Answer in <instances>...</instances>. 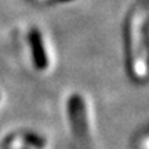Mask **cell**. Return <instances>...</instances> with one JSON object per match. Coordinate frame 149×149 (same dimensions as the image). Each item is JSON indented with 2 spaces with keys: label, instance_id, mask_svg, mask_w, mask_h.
<instances>
[{
  "label": "cell",
  "instance_id": "6da1fadb",
  "mask_svg": "<svg viewBox=\"0 0 149 149\" xmlns=\"http://www.w3.org/2000/svg\"><path fill=\"white\" fill-rule=\"evenodd\" d=\"M124 54L135 80L149 76V0H133L124 19Z\"/></svg>",
  "mask_w": 149,
  "mask_h": 149
},
{
  "label": "cell",
  "instance_id": "7a4b0ae2",
  "mask_svg": "<svg viewBox=\"0 0 149 149\" xmlns=\"http://www.w3.org/2000/svg\"><path fill=\"white\" fill-rule=\"evenodd\" d=\"M21 40L33 69L47 72L53 65V50L46 31L36 22H26L21 28Z\"/></svg>",
  "mask_w": 149,
  "mask_h": 149
},
{
  "label": "cell",
  "instance_id": "3957f363",
  "mask_svg": "<svg viewBox=\"0 0 149 149\" xmlns=\"http://www.w3.org/2000/svg\"><path fill=\"white\" fill-rule=\"evenodd\" d=\"M68 120L72 149H93L87 108L84 100L77 94H73L68 101Z\"/></svg>",
  "mask_w": 149,
  "mask_h": 149
},
{
  "label": "cell",
  "instance_id": "277c9868",
  "mask_svg": "<svg viewBox=\"0 0 149 149\" xmlns=\"http://www.w3.org/2000/svg\"><path fill=\"white\" fill-rule=\"evenodd\" d=\"M44 139L33 133H15L4 139L0 149H43Z\"/></svg>",
  "mask_w": 149,
  "mask_h": 149
},
{
  "label": "cell",
  "instance_id": "5b68a950",
  "mask_svg": "<svg viewBox=\"0 0 149 149\" xmlns=\"http://www.w3.org/2000/svg\"><path fill=\"white\" fill-rule=\"evenodd\" d=\"M35 6H42V7H55V6H66L72 4L76 0H22Z\"/></svg>",
  "mask_w": 149,
  "mask_h": 149
}]
</instances>
